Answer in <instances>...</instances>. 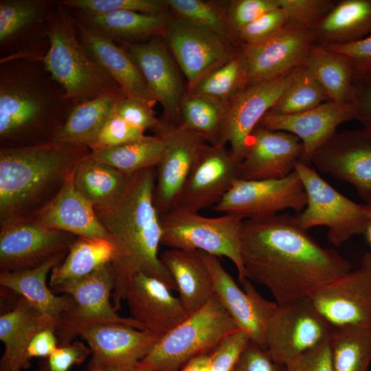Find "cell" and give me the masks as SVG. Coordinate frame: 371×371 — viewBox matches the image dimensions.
<instances>
[{
    "mask_svg": "<svg viewBox=\"0 0 371 371\" xmlns=\"http://www.w3.org/2000/svg\"><path fill=\"white\" fill-rule=\"evenodd\" d=\"M58 341L54 326H48L37 332L30 341L25 352V369L30 366L31 359L46 358L53 353L58 348Z\"/></svg>",
    "mask_w": 371,
    "mask_h": 371,
    "instance_id": "9f6ffc18",
    "label": "cell"
},
{
    "mask_svg": "<svg viewBox=\"0 0 371 371\" xmlns=\"http://www.w3.org/2000/svg\"><path fill=\"white\" fill-rule=\"evenodd\" d=\"M84 339L92 356L133 367L152 349L157 335L146 330L118 323H102L79 328L76 336Z\"/></svg>",
    "mask_w": 371,
    "mask_h": 371,
    "instance_id": "484cf974",
    "label": "cell"
},
{
    "mask_svg": "<svg viewBox=\"0 0 371 371\" xmlns=\"http://www.w3.org/2000/svg\"><path fill=\"white\" fill-rule=\"evenodd\" d=\"M164 149L165 142L161 136L145 135L142 139L120 146L90 150L88 156L131 175L142 170L156 168Z\"/></svg>",
    "mask_w": 371,
    "mask_h": 371,
    "instance_id": "8d00e7d4",
    "label": "cell"
},
{
    "mask_svg": "<svg viewBox=\"0 0 371 371\" xmlns=\"http://www.w3.org/2000/svg\"><path fill=\"white\" fill-rule=\"evenodd\" d=\"M47 34L49 47L42 61L52 78L65 91L64 98L80 103L122 91L85 50L71 16L60 4L49 20Z\"/></svg>",
    "mask_w": 371,
    "mask_h": 371,
    "instance_id": "277c9868",
    "label": "cell"
},
{
    "mask_svg": "<svg viewBox=\"0 0 371 371\" xmlns=\"http://www.w3.org/2000/svg\"><path fill=\"white\" fill-rule=\"evenodd\" d=\"M124 96L122 91H117L78 103L56 131L52 140L90 150L116 104Z\"/></svg>",
    "mask_w": 371,
    "mask_h": 371,
    "instance_id": "4dcf8cb0",
    "label": "cell"
},
{
    "mask_svg": "<svg viewBox=\"0 0 371 371\" xmlns=\"http://www.w3.org/2000/svg\"><path fill=\"white\" fill-rule=\"evenodd\" d=\"M243 221L234 214L207 217L177 207L160 216L161 244L169 248L224 256L234 265L240 283L247 279L240 255Z\"/></svg>",
    "mask_w": 371,
    "mask_h": 371,
    "instance_id": "8992f818",
    "label": "cell"
},
{
    "mask_svg": "<svg viewBox=\"0 0 371 371\" xmlns=\"http://www.w3.org/2000/svg\"><path fill=\"white\" fill-rule=\"evenodd\" d=\"M131 368L92 356L85 371H128Z\"/></svg>",
    "mask_w": 371,
    "mask_h": 371,
    "instance_id": "680465c9",
    "label": "cell"
},
{
    "mask_svg": "<svg viewBox=\"0 0 371 371\" xmlns=\"http://www.w3.org/2000/svg\"><path fill=\"white\" fill-rule=\"evenodd\" d=\"M164 36L186 78L187 91L239 50L232 41L177 16L171 17Z\"/></svg>",
    "mask_w": 371,
    "mask_h": 371,
    "instance_id": "8fae6325",
    "label": "cell"
},
{
    "mask_svg": "<svg viewBox=\"0 0 371 371\" xmlns=\"http://www.w3.org/2000/svg\"><path fill=\"white\" fill-rule=\"evenodd\" d=\"M326 47L350 58L355 80L371 76V34L353 43Z\"/></svg>",
    "mask_w": 371,
    "mask_h": 371,
    "instance_id": "f5cc1de1",
    "label": "cell"
},
{
    "mask_svg": "<svg viewBox=\"0 0 371 371\" xmlns=\"http://www.w3.org/2000/svg\"><path fill=\"white\" fill-rule=\"evenodd\" d=\"M310 298L334 327L371 328V251L363 254L357 268Z\"/></svg>",
    "mask_w": 371,
    "mask_h": 371,
    "instance_id": "5bb4252c",
    "label": "cell"
},
{
    "mask_svg": "<svg viewBox=\"0 0 371 371\" xmlns=\"http://www.w3.org/2000/svg\"><path fill=\"white\" fill-rule=\"evenodd\" d=\"M156 168L130 175L126 190L113 204L94 207L115 244L117 254L111 263L114 277L113 305L117 311L132 278L138 273L157 278L171 291L175 282L159 256L162 229L154 203Z\"/></svg>",
    "mask_w": 371,
    "mask_h": 371,
    "instance_id": "7a4b0ae2",
    "label": "cell"
},
{
    "mask_svg": "<svg viewBox=\"0 0 371 371\" xmlns=\"http://www.w3.org/2000/svg\"><path fill=\"white\" fill-rule=\"evenodd\" d=\"M333 328L310 297L297 300L278 305L269 319L265 347L274 361L284 366L329 340Z\"/></svg>",
    "mask_w": 371,
    "mask_h": 371,
    "instance_id": "ba28073f",
    "label": "cell"
},
{
    "mask_svg": "<svg viewBox=\"0 0 371 371\" xmlns=\"http://www.w3.org/2000/svg\"><path fill=\"white\" fill-rule=\"evenodd\" d=\"M73 172L74 169L56 195L29 217L45 227L76 236L110 240L94 207L76 189Z\"/></svg>",
    "mask_w": 371,
    "mask_h": 371,
    "instance_id": "d4e9b609",
    "label": "cell"
},
{
    "mask_svg": "<svg viewBox=\"0 0 371 371\" xmlns=\"http://www.w3.org/2000/svg\"><path fill=\"white\" fill-rule=\"evenodd\" d=\"M330 344L333 371H368L371 328L334 327Z\"/></svg>",
    "mask_w": 371,
    "mask_h": 371,
    "instance_id": "f35d334b",
    "label": "cell"
},
{
    "mask_svg": "<svg viewBox=\"0 0 371 371\" xmlns=\"http://www.w3.org/2000/svg\"><path fill=\"white\" fill-rule=\"evenodd\" d=\"M128 371H153V370L144 366L139 361L135 365H134Z\"/></svg>",
    "mask_w": 371,
    "mask_h": 371,
    "instance_id": "6125c7cd",
    "label": "cell"
},
{
    "mask_svg": "<svg viewBox=\"0 0 371 371\" xmlns=\"http://www.w3.org/2000/svg\"><path fill=\"white\" fill-rule=\"evenodd\" d=\"M124 300L131 317L161 337L189 315L179 297L159 279L139 272L131 280Z\"/></svg>",
    "mask_w": 371,
    "mask_h": 371,
    "instance_id": "44dd1931",
    "label": "cell"
},
{
    "mask_svg": "<svg viewBox=\"0 0 371 371\" xmlns=\"http://www.w3.org/2000/svg\"><path fill=\"white\" fill-rule=\"evenodd\" d=\"M240 255L246 278L267 288L278 305L310 297L352 269L289 214L244 220Z\"/></svg>",
    "mask_w": 371,
    "mask_h": 371,
    "instance_id": "6da1fadb",
    "label": "cell"
},
{
    "mask_svg": "<svg viewBox=\"0 0 371 371\" xmlns=\"http://www.w3.org/2000/svg\"><path fill=\"white\" fill-rule=\"evenodd\" d=\"M59 4L84 15H97L118 10L146 14L168 13L166 1L162 0H64Z\"/></svg>",
    "mask_w": 371,
    "mask_h": 371,
    "instance_id": "7bdbcfd3",
    "label": "cell"
},
{
    "mask_svg": "<svg viewBox=\"0 0 371 371\" xmlns=\"http://www.w3.org/2000/svg\"><path fill=\"white\" fill-rule=\"evenodd\" d=\"M114 277L111 264L78 280L60 284L51 290L69 295L74 307L65 313L55 328L60 346L71 342L83 326L102 323H118L144 330L132 317L119 315L111 303Z\"/></svg>",
    "mask_w": 371,
    "mask_h": 371,
    "instance_id": "9c48e42d",
    "label": "cell"
},
{
    "mask_svg": "<svg viewBox=\"0 0 371 371\" xmlns=\"http://www.w3.org/2000/svg\"><path fill=\"white\" fill-rule=\"evenodd\" d=\"M295 171L306 194L305 207L293 215L302 229L326 227L328 240L335 247L355 236L365 234L370 221L366 204L357 203L339 192L300 160L295 163Z\"/></svg>",
    "mask_w": 371,
    "mask_h": 371,
    "instance_id": "52a82bcc",
    "label": "cell"
},
{
    "mask_svg": "<svg viewBox=\"0 0 371 371\" xmlns=\"http://www.w3.org/2000/svg\"><path fill=\"white\" fill-rule=\"evenodd\" d=\"M200 252L212 278L214 293L226 311L251 341L265 348L266 325L278 304L263 297L248 279L240 282V289L218 257Z\"/></svg>",
    "mask_w": 371,
    "mask_h": 371,
    "instance_id": "ac0fdd59",
    "label": "cell"
},
{
    "mask_svg": "<svg viewBox=\"0 0 371 371\" xmlns=\"http://www.w3.org/2000/svg\"><path fill=\"white\" fill-rule=\"evenodd\" d=\"M315 43L328 47L361 40L371 34V0H339L313 30Z\"/></svg>",
    "mask_w": 371,
    "mask_h": 371,
    "instance_id": "f546056e",
    "label": "cell"
},
{
    "mask_svg": "<svg viewBox=\"0 0 371 371\" xmlns=\"http://www.w3.org/2000/svg\"><path fill=\"white\" fill-rule=\"evenodd\" d=\"M232 371H284V366L274 361L265 348L249 341Z\"/></svg>",
    "mask_w": 371,
    "mask_h": 371,
    "instance_id": "11a10c76",
    "label": "cell"
},
{
    "mask_svg": "<svg viewBox=\"0 0 371 371\" xmlns=\"http://www.w3.org/2000/svg\"><path fill=\"white\" fill-rule=\"evenodd\" d=\"M353 104L355 120L371 130V76L354 81Z\"/></svg>",
    "mask_w": 371,
    "mask_h": 371,
    "instance_id": "6f0895ef",
    "label": "cell"
},
{
    "mask_svg": "<svg viewBox=\"0 0 371 371\" xmlns=\"http://www.w3.org/2000/svg\"><path fill=\"white\" fill-rule=\"evenodd\" d=\"M227 104L205 95L186 92L181 103L182 124L210 145H219Z\"/></svg>",
    "mask_w": 371,
    "mask_h": 371,
    "instance_id": "74e56055",
    "label": "cell"
},
{
    "mask_svg": "<svg viewBox=\"0 0 371 371\" xmlns=\"http://www.w3.org/2000/svg\"><path fill=\"white\" fill-rule=\"evenodd\" d=\"M295 69L276 78L245 86L227 103L219 145L229 144L240 163L251 133L289 84Z\"/></svg>",
    "mask_w": 371,
    "mask_h": 371,
    "instance_id": "2e32d148",
    "label": "cell"
},
{
    "mask_svg": "<svg viewBox=\"0 0 371 371\" xmlns=\"http://www.w3.org/2000/svg\"><path fill=\"white\" fill-rule=\"evenodd\" d=\"M160 259L172 277L188 313L204 306L214 295V282L199 251L169 248Z\"/></svg>",
    "mask_w": 371,
    "mask_h": 371,
    "instance_id": "83f0119b",
    "label": "cell"
},
{
    "mask_svg": "<svg viewBox=\"0 0 371 371\" xmlns=\"http://www.w3.org/2000/svg\"><path fill=\"white\" fill-rule=\"evenodd\" d=\"M144 136V130L130 124L113 111L90 150L120 146L142 139Z\"/></svg>",
    "mask_w": 371,
    "mask_h": 371,
    "instance_id": "c3c4849f",
    "label": "cell"
},
{
    "mask_svg": "<svg viewBox=\"0 0 371 371\" xmlns=\"http://www.w3.org/2000/svg\"><path fill=\"white\" fill-rule=\"evenodd\" d=\"M175 16L212 31L237 44L229 27L226 12L214 3L203 0H166Z\"/></svg>",
    "mask_w": 371,
    "mask_h": 371,
    "instance_id": "60d3db41",
    "label": "cell"
},
{
    "mask_svg": "<svg viewBox=\"0 0 371 371\" xmlns=\"http://www.w3.org/2000/svg\"><path fill=\"white\" fill-rule=\"evenodd\" d=\"M139 69L151 94L161 105L166 123H182L181 103L185 92L182 81L168 52L157 38L147 43H122Z\"/></svg>",
    "mask_w": 371,
    "mask_h": 371,
    "instance_id": "ffe728a7",
    "label": "cell"
},
{
    "mask_svg": "<svg viewBox=\"0 0 371 371\" xmlns=\"http://www.w3.org/2000/svg\"><path fill=\"white\" fill-rule=\"evenodd\" d=\"M284 371H333L330 339L285 365Z\"/></svg>",
    "mask_w": 371,
    "mask_h": 371,
    "instance_id": "db71d44e",
    "label": "cell"
},
{
    "mask_svg": "<svg viewBox=\"0 0 371 371\" xmlns=\"http://www.w3.org/2000/svg\"><path fill=\"white\" fill-rule=\"evenodd\" d=\"M238 179L240 162L229 148L206 144L187 177L177 207L196 212L213 207Z\"/></svg>",
    "mask_w": 371,
    "mask_h": 371,
    "instance_id": "d6986e66",
    "label": "cell"
},
{
    "mask_svg": "<svg viewBox=\"0 0 371 371\" xmlns=\"http://www.w3.org/2000/svg\"><path fill=\"white\" fill-rule=\"evenodd\" d=\"M238 330L214 293L204 306L160 337L139 362L153 371L181 370L192 358L212 352Z\"/></svg>",
    "mask_w": 371,
    "mask_h": 371,
    "instance_id": "5b68a950",
    "label": "cell"
},
{
    "mask_svg": "<svg viewBox=\"0 0 371 371\" xmlns=\"http://www.w3.org/2000/svg\"><path fill=\"white\" fill-rule=\"evenodd\" d=\"M314 44L313 30L286 24L266 41L240 46L239 89L276 78L304 65Z\"/></svg>",
    "mask_w": 371,
    "mask_h": 371,
    "instance_id": "7c38bea8",
    "label": "cell"
},
{
    "mask_svg": "<svg viewBox=\"0 0 371 371\" xmlns=\"http://www.w3.org/2000/svg\"><path fill=\"white\" fill-rule=\"evenodd\" d=\"M354 119L355 107L353 103L328 100L297 114L277 115L267 113L258 126L296 135L303 146L301 161L311 166L314 153L337 132V127Z\"/></svg>",
    "mask_w": 371,
    "mask_h": 371,
    "instance_id": "603a6c76",
    "label": "cell"
},
{
    "mask_svg": "<svg viewBox=\"0 0 371 371\" xmlns=\"http://www.w3.org/2000/svg\"><path fill=\"white\" fill-rule=\"evenodd\" d=\"M306 204V194L303 183L294 170L281 179H238L212 209L238 216L243 220H258L276 215L287 209L299 213Z\"/></svg>",
    "mask_w": 371,
    "mask_h": 371,
    "instance_id": "30bf717a",
    "label": "cell"
},
{
    "mask_svg": "<svg viewBox=\"0 0 371 371\" xmlns=\"http://www.w3.org/2000/svg\"><path fill=\"white\" fill-rule=\"evenodd\" d=\"M211 352L196 356L190 359L181 371H209Z\"/></svg>",
    "mask_w": 371,
    "mask_h": 371,
    "instance_id": "91938a15",
    "label": "cell"
},
{
    "mask_svg": "<svg viewBox=\"0 0 371 371\" xmlns=\"http://www.w3.org/2000/svg\"><path fill=\"white\" fill-rule=\"evenodd\" d=\"M117 249L109 239L77 236L62 263L51 271L49 288L84 278L115 258Z\"/></svg>",
    "mask_w": 371,
    "mask_h": 371,
    "instance_id": "e575fe53",
    "label": "cell"
},
{
    "mask_svg": "<svg viewBox=\"0 0 371 371\" xmlns=\"http://www.w3.org/2000/svg\"><path fill=\"white\" fill-rule=\"evenodd\" d=\"M166 371H181V370H166Z\"/></svg>",
    "mask_w": 371,
    "mask_h": 371,
    "instance_id": "be15d7a7",
    "label": "cell"
},
{
    "mask_svg": "<svg viewBox=\"0 0 371 371\" xmlns=\"http://www.w3.org/2000/svg\"><path fill=\"white\" fill-rule=\"evenodd\" d=\"M304 65L320 85L328 100L353 103L355 78L349 57L315 43Z\"/></svg>",
    "mask_w": 371,
    "mask_h": 371,
    "instance_id": "836d02e7",
    "label": "cell"
},
{
    "mask_svg": "<svg viewBox=\"0 0 371 371\" xmlns=\"http://www.w3.org/2000/svg\"><path fill=\"white\" fill-rule=\"evenodd\" d=\"M46 107L43 96L25 82L1 79V137H14L32 126L43 116Z\"/></svg>",
    "mask_w": 371,
    "mask_h": 371,
    "instance_id": "1f68e13d",
    "label": "cell"
},
{
    "mask_svg": "<svg viewBox=\"0 0 371 371\" xmlns=\"http://www.w3.org/2000/svg\"><path fill=\"white\" fill-rule=\"evenodd\" d=\"M170 19L168 12L153 14L118 10L97 15L80 14L78 20L112 40L136 43L150 36H164Z\"/></svg>",
    "mask_w": 371,
    "mask_h": 371,
    "instance_id": "d6a6232c",
    "label": "cell"
},
{
    "mask_svg": "<svg viewBox=\"0 0 371 371\" xmlns=\"http://www.w3.org/2000/svg\"><path fill=\"white\" fill-rule=\"evenodd\" d=\"M302 153V142L296 135L257 126L240 163V179L285 177L294 171L295 163L301 161Z\"/></svg>",
    "mask_w": 371,
    "mask_h": 371,
    "instance_id": "7402d4cb",
    "label": "cell"
},
{
    "mask_svg": "<svg viewBox=\"0 0 371 371\" xmlns=\"http://www.w3.org/2000/svg\"><path fill=\"white\" fill-rule=\"evenodd\" d=\"M89 151L85 146L54 140L1 149V223L28 217L41 208L42 201H49L47 196L52 190H60L70 171Z\"/></svg>",
    "mask_w": 371,
    "mask_h": 371,
    "instance_id": "3957f363",
    "label": "cell"
},
{
    "mask_svg": "<svg viewBox=\"0 0 371 371\" xmlns=\"http://www.w3.org/2000/svg\"><path fill=\"white\" fill-rule=\"evenodd\" d=\"M91 353L89 347L80 341L60 346L40 362L38 371H68L73 366L81 364Z\"/></svg>",
    "mask_w": 371,
    "mask_h": 371,
    "instance_id": "816d5d0a",
    "label": "cell"
},
{
    "mask_svg": "<svg viewBox=\"0 0 371 371\" xmlns=\"http://www.w3.org/2000/svg\"><path fill=\"white\" fill-rule=\"evenodd\" d=\"M63 258L64 256H56L35 267L0 273L2 286L25 298L34 307L52 319L56 326L62 315L74 306V302L69 295L57 296L46 283L48 273Z\"/></svg>",
    "mask_w": 371,
    "mask_h": 371,
    "instance_id": "f1b7e54d",
    "label": "cell"
},
{
    "mask_svg": "<svg viewBox=\"0 0 371 371\" xmlns=\"http://www.w3.org/2000/svg\"><path fill=\"white\" fill-rule=\"evenodd\" d=\"M249 341L248 335L241 330L227 337L211 352L209 371H232Z\"/></svg>",
    "mask_w": 371,
    "mask_h": 371,
    "instance_id": "f907efd6",
    "label": "cell"
},
{
    "mask_svg": "<svg viewBox=\"0 0 371 371\" xmlns=\"http://www.w3.org/2000/svg\"><path fill=\"white\" fill-rule=\"evenodd\" d=\"M240 57L239 50L229 62L205 76L190 91L214 98L227 104L239 89Z\"/></svg>",
    "mask_w": 371,
    "mask_h": 371,
    "instance_id": "b9f144b4",
    "label": "cell"
},
{
    "mask_svg": "<svg viewBox=\"0 0 371 371\" xmlns=\"http://www.w3.org/2000/svg\"><path fill=\"white\" fill-rule=\"evenodd\" d=\"M286 25L284 12L280 8L269 11L243 27L236 36L240 46L254 45L271 38Z\"/></svg>",
    "mask_w": 371,
    "mask_h": 371,
    "instance_id": "bcb514c9",
    "label": "cell"
},
{
    "mask_svg": "<svg viewBox=\"0 0 371 371\" xmlns=\"http://www.w3.org/2000/svg\"><path fill=\"white\" fill-rule=\"evenodd\" d=\"M338 0H278L286 24L313 30Z\"/></svg>",
    "mask_w": 371,
    "mask_h": 371,
    "instance_id": "f6af8a7d",
    "label": "cell"
},
{
    "mask_svg": "<svg viewBox=\"0 0 371 371\" xmlns=\"http://www.w3.org/2000/svg\"><path fill=\"white\" fill-rule=\"evenodd\" d=\"M156 135L161 136L165 142L163 156L156 167L154 188V203L161 216L177 207L187 177L207 143L182 123L171 125L164 120L163 126Z\"/></svg>",
    "mask_w": 371,
    "mask_h": 371,
    "instance_id": "e0dca14e",
    "label": "cell"
},
{
    "mask_svg": "<svg viewBox=\"0 0 371 371\" xmlns=\"http://www.w3.org/2000/svg\"><path fill=\"white\" fill-rule=\"evenodd\" d=\"M366 204V203H365ZM368 216L370 218V224L366 229L365 235L366 236L367 240L371 244V205L366 204Z\"/></svg>",
    "mask_w": 371,
    "mask_h": 371,
    "instance_id": "94428289",
    "label": "cell"
},
{
    "mask_svg": "<svg viewBox=\"0 0 371 371\" xmlns=\"http://www.w3.org/2000/svg\"><path fill=\"white\" fill-rule=\"evenodd\" d=\"M72 17V16H71ZM78 37L87 53L112 77L126 97L153 107L157 102L139 69L128 53L113 40L72 17Z\"/></svg>",
    "mask_w": 371,
    "mask_h": 371,
    "instance_id": "cb8c5ba5",
    "label": "cell"
},
{
    "mask_svg": "<svg viewBox=\"0 0 371 371\" xmlns=\"http://www.w3.org/2000/svg\"><path fill=\"white\" fill-rule=\"evenodd\" d=\"M71 234L45 227L30 217L1 223V272L35 267L56 257L65 256L76 238Z\"/></svg>",
    "mask_w": 371,
    "mask_h": 371,
    "instance_id": "4fadbf2b",
    "label": "cell"
},
{
    "mask_svg": "<svg viewBox=\"0 0 371 371\" xmlns=\"http://www.w3.org/2000/svg\"><path fill=\"white\" fill-rule=\"evenodd\" d=\"M115 113L130 124L144 130L157 132L164 121L157 118L153 107L133 98L124 96L116 104Z\"/></svg>",
    "mask_w": 371,
    "mask_h": 371,
    "instance_id": "681fc988",
    "label": "cell"
},
{
    "mask_svg": "<svg viewBox=\"0 0 371 371\" xmlns=\"http://www.w3.org/2000/svg\"><path fill=\"white\" fill-rule=\"evenodd\" d=\"M56 323L47 315L20 297L12 310L0 316V340L5 349L0 362V371H21L25 369V355L34 335Z\"/></svg>",
    "mask_w": 371,
    "mask_h": 371,
    "instance_id": "4316f807",
    "label": "cell"
},
{
    "mask_svg": "<svg viewBox=\"0 0 371 371\" xmlns=\"http://www.w3.org/2000/svg\"><path fill=\"white\" fill-rule=\"evenodd\" d=\"M278 8V0H235L231 1L225 12L229 27L235 38L236 34L243 27L265 13Z\"/></svg>",
    "mask_w": 371,
    "mask_h": 371,
    "instance_id": "7dc6e473",
    "label": "cell"
},
{
    "mask_svg": "<svg viewBox=\"0 0 371 371\" xmlns=\"http://www.w3.org/2000/svg\"><path fill=\"white\" fill-rule=\"evenodd\" d=\"M311 163L352 185L366 204L371 205V130L336 132L314 153Z\"/></svg>",
    "mask_w": 371,
    "mask_h": 371,
    "instance_id": "9a60e30c",
    "label": "cell"
},
{
    "mask_svg": "<svg viewBox=\"0 0 371 371\" xmlns=\"http://www.w3.org/2000/svg\"><path fill=\"white\" fill-rule=\"evenodd\" d=\"M328 98L317 80L302 65L294 70L293 78L269 114L287 115L302 113L314 109Z\"/></svg>",
    "mask_w": 371,
    "mask_h": 371,
    "instance_id": "ab89813d",
    "label": "cell"
},
{
    "mask_svg": "<svg viewBox=\"0 0 371 371\" xmlns=\"http://www.w3.org/2000/svg\"><path fill=\"white\" fill-rule=\"evenodd\" d=\"M42 3L36 1L12 0L0 2V42L12 38L39 16Z\"/></svg>",
    "mask_w": 371,
    "mask_h": 371,
    "instance_id": "ee69618b",
    "label": "cell"
},
{
    "mask_svg": "<svg viewBox=\"0 0 371 371\" xmlns=\"http://www.w3.org/2000/svg\"><path fill=\"white\" fill-rule=\"evenodd\" d=\"M129 177L88 155L77 163L73 172L76 189L94 207L109 206L119 200L126 190Z\"/></svg>",
    "mask_w": 371,
    "mask_h": 371,
    "instance_id": "d590c367",
    "label": "cell"
}]
</instances>
